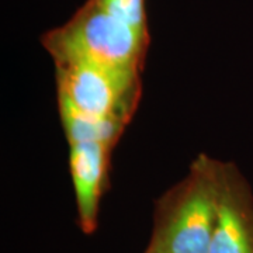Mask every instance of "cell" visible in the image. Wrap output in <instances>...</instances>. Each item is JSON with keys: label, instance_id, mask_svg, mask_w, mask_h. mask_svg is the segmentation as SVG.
Returning a JSON list of instances; mask_svg holds the SVG:
<instances>
[{"label": "cell", "instance_id": "52a82bcc", "mask_svg": "<svg viewBox=\"0 0 253 253\" xmlns=\"http://www.w3.org/2000/svg\"><path fill=\"white\" fill-rule=\"evenodd\" d=\"M100 7L106 10L136 34L149 40L146 27L145 0H96Z\"/></svg>", "mask_w": 253, "mask_h": 253}, {"label": "cell", "instance_id": "3957f363", "mask_svg": "<svg viewBox=\"0 0 253 253\" xmlns=\"http://www.w3.org/2000/svg\"><path fill=\"white\" fill-rule=\"evenodd\" d=\"M55 65L58 94L93 114L131 120L141 97V71L84 62Z\"/></svg>", "mask_w": 253, "mask_h": 253}, {"label": "cell", "instance_id": "5b68a950", "mask_svg": "<svg viewBox=\"0 0 253 253\" xmlns=\"http://www.w3.org/2000/svg\"><path fill=\"white\" fill-rule=\"evenodd\" d=\"M114 145L103 142L71 144L69 169L82 229L91 234L97 226V212L107 184L110 152Z\"/></svg>", "mask_w": 253, "mask_h": 253}, {"label": "cell", "instance_id": "277c9868", "mask_svg": "<svg viewBox=\"0 0 253 253\" xmlns=\"http://www.w3.org/2000/svg\"><path fill=\"white\" fill-rule=\"evenodd\" d=\"M208 253H253V197L234 163L221 162L217 218Z\"/></svg>", "mask_w": 253, "mask_h": 253}, {"label": "cell", "instance_id": "6da1fadb", "mask_svg": "<svg viewBox=\"0 0 253 253\" xmlns=\"http://www.w3.org/2000/svg\"><path fill=\"white\" fill-rule=\"evenodd\" d=\"M219 168L206 155L165 199L161 225L146 253H208L217 218Z\"/></svg>", "mask_w": 253, "mask_h": 253}, {"label": "cell", "instance_id": "8992f818", "mask_svg": "<svg viewBox=\"0 0 253 253\" xmlns=\"http://www.w3.org/2000/svg\"><path fill=\"white\" fill-rule=\"evenodd\" d=\"M59 116L66 138L71 144L79 142H103L116 145L123 131L126 129V121L120 117L99 116L79 109L62 94H58Z\"/></svg>", "mask_w": 253, "mask_h": 253}, {"label": "cell", "instance_id": "7a4b0ae2", "mask_svg": "<svg viewBox=\"0 0 253 253\" xmlns=\"http://www.w3.org/2000/svg\"><path fill=\"white\" fill-rule=\"evenodd\" d=\"M41 41L55 63H96L138 71L149 42L96 0H89L66 24L46 33Z\"/></svg>", "mask_w": 253, "mask_h": 253}]
</instances>
